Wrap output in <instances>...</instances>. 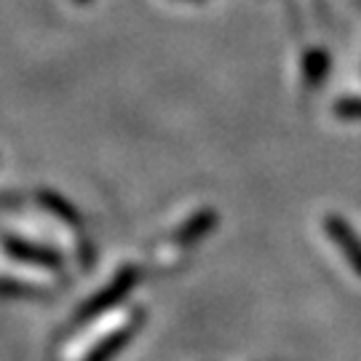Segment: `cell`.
I'll list each match as a JSON object with an SVG mask.
<instances>
[{
  "label": "cell",
  "instance_id": "1",
  "mask_svg": "<svg viewBox=\"0 0 361 361\" xmlns=\"http://www.w3.org/2000/svg\"><path fill=\"white\" fill-rule=\"evenodd\" d=\"M329 231L335 233L337 244H340L343 249H345V255H348V259L361 271V244H359V241H356V238H353V235H350V233L345 231V228H343L340 222H329Z\"/></svg>",
  "mask_w": 361,
  "mask_h": 361
}]
</instances>
